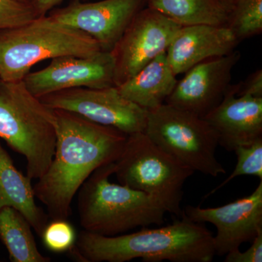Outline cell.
I'll list each match as a JSON object with an SVG mask.
<instances>
[{
    "label": "cell",
    "mask_w": 262,
    "mask_h": 262,
    "mask_svg": "<svg viewBox=\"0 0 262 262\" xmlns=\"http://www.w3.org/2000/svg\"><path fill=\"white\" fill-rule=\"evenodd\" d=\"M56 141L48 170L34 186L36 198L47 208L52 220L72 214L76 194L96 169L115 163L125 147L127 135L114 127L84 117L54 110Z\"/></svg>",
    "instance_id": "obj_1"
},
{
    "label": "cell",
    "mask_w": 262,
    "mask_h": 262,
    "mask_svg": "<svg viewBox=\"0 0 262 262\" xmlns=\"http://www.w3.org/2000/svg\"><path fill=\"white\" fill-rule=\"evenodd\" d=\"M122 235L107 236L81 231L70 251L82 262H211L215 256L213 234L203 224L184 214L170 225Z\"/></svg>",
    "instance_id": "obj_2"
},
{
    "label": "cell",
    "mask_w": 262,
    "mask_h": 262,
    "mask_svg": "<svg viewBox=\"0 0 262 262\" xmlns=\"http://www.w3.org/2000/svg\"><path fill=\"white\" fill-rule=\"evenodd\" d=\"M115 163L91 174L78 191V212L84 230L119 235L138 227L163 225L167 213L158 200L123 184L110 182Z\"/></svg>",
    "instance_id": "obj_3"
},
{
    "label": "cell",
    "mask_w": 262,
    "mask_h": 262,
    "mask_svg": "<svg viewBox=\"0 0 262 262\" xmlns=\"http://www.w3.org/2000/svg\"><path fill=\"white\" fill-rule=\"evenodd\" d=\"M0 139L23 155L29 179L46 173L56 146V115L23 80L0 79Z\"/></svg>",
    "instance_id": "obj_4"
},
{
    "label": "cell",
    "mask_w": 262,
    "mask_h": 262,
    "mask_svg": "<svg viewBox=\"0 0 262 262\" xmlns=\"http://www.w3.org/2000/svg\"><path fill=\"white\" fill-rule=\"evenodd\" d=\"M101 51L89 34L42 15L0 32V79L23 80L39 62L61 56H89Z\"/></svg>",
    "instance_id": "obj_5"
},
{
    "label": "cell",
    "mask_w": 262,
    "mask_h": 262,
    "mask_svg": "<svg viewBox=\"0 0 262 262\" xmlns=\"http://www.w3.org/2000/svg\"><path fill=\"white\" fill-rule=\"evenodd\" d=\"M194 173L142 132L127 136L114 174L120 184L153 196L167 213L180 219L183 187Z\"/></svg>",
    "instance_id": "obj_6"
},
{
    "label": "cell",
    "mask_w": 262,
    "mask_h": 262,
    "mask_svg": "<svg viewBox=\"0 0 262 262\" xmlns=\"http://www.w3.org/2000/svg\"><path fill=\"white\" fill-rule=\"evenodd\" d=\"M144 134L194 172L217 177L226 170L215 157L219 138L202 117L163 103L147 111Z\"/></svg>",
    "instance_id": "obj_7"
},
{
    "label": "cell",
    "mask_w": 262,
    "mask_h": 262,
    "mask_svg": "<svg viewBox=\"0 0 262 262\" xmlns=\"http://www.w3.org/2000/svg\"><path fill=\"white\" fill-rule=\"evenodd\" d=\"M40 100L53 110L77 114L127 136L145 130L147 111L122 96L116 86L74 88L46 95Z\"/></svg>",
    "instance_id": "obj_8"
},
{
    "label": "cell",
    "mask_w": 262,
    "mask_h": 262,
    "mask_svg": "<svg viewBox=\"0 0 262 262\" xmlns=\"http://www.w3.org/2000/svg\"><path fill=\"white\" fill-rule=\"evenodd\" d=\"M182 27L148 7L140 10L110 51L115 61V86L126 82L166 52Z\"/></svg>",
    "instance_id": "obj_9"
},
{
    "label": "cell",
    "mask_w": 262,
    "mask_h": 262,
    "mask_svg": "<svg viewBox=\"0 0 262 262\" xmlns=\"http://www.w3.org/2000/svg\"><path fill=\"white\" fill-rule=\"evenodd\" d=\"M183 214L193 222L214 225L215 256H225L262 232V180L250 195L215 208L187 206Z\"/></svg>",
    "instance_id": "obj_10"
},
{
    "label": "cell",
    "mask_w": 262,
    "mask_h": 262,
    "mask_svg": "<svg viewBox=\"0 0 262 262\" xmlns=\"http://www.w3.org/2000/svg\"><path fill=\"white\" fill-rule=\"evenodd\" d=\"M51 60L48 67L29 72L24 78L27 89L37 98L74 88L115 86V61L110 52L101 51L89 56H61Z\"/></svg>",
    "instance_id": "obj_11"
},
{
    "label": "cell",
    "mask_w": 262,
    "mask_h": 262,
    "mask_svg": "<svg viewBox=\"0 0 262 262\" xmlns=\"http://www.w3.org/2000/svg\"><path fill=\"white\" fill-rule=\"evenodd\" d=\"M146 3L147 0H72L64 8L52 10L49 15L86 33L98 43L101 51L110 52Z\"/></svg>",
    "instance_id": "obj_12"
},
{
    "label": "cell",
    "mask_w": 262,
    "mask_h": 262,
    "mask_svg": "<svg viewBox=\"0 0 262 262\" xmlns=\"http://www.w3.org/2000/svg\"><path fill=\"white\" fill-rule=\"evenodd\" d=\"M241 56L239 52L234 51L194 66L177 81L165 103L203 118L225 97L232 70Z\"/></svg>",
    "instance_id": "obj_13"
},
{
    "label": "cell",
    "mask_w": 262,
    "mask_h": 262,
    "mask_svg": "<svg viewBox=\"0 0 262 262\" xmlns=\"http://www.w3.org/2000/svg\"><path fill=\"white\" fill-rule=\"evenodd\" d=\"M227 151L262 137V98L237 96L229 85L220 104L203 117Z\"/></svg>",
    "instance_id": "obj_14"
},
{
    "label": "cell",
    "mask_w": 262,
    "mask_h": 262,
    "mask_svg": "<svg viewBox=\"0 0 262 262\" xmlns=\"http://www.w3.org/2000/svg\"><path fill=\"white\" fill-rule=\"evenodd\" d=\"M239 42L227 26L182 27L167 49V59L178 76L201 62L229 54Z\"/></svg>",
    "instance_id": "obj_15"
},
{
    "label": "cell",
    "mask_w": 262,
    "mask_h": 262,
    "mask_svg": "<svg viewBox=\"0 0 262 262\" xmlns=\"http://www.w3.org/2000/svg\"><path fill=\"white\" fill-rule=\"evenodd\" d=\"M11 207L20 212L41 237L48 225V213L36 203L32 179L17 169L0 142V210Z\"/></svg>",
    "instance_id": "obj_16"
},
{
    "label": "cell",
    "mask_w": 262,
    "mask_h": 262,
    "mask_svg": "<svg viewBox=\"0 0 262 262\" xmlns=\"http://www.w3.org/2000/svg\"><path fill=\"white\" fill-rule=\"evenodd\" d=\"M177 77L164 52L117 89L129 101L149 111L165 103L177 85Z\"/></svg>",
    "instance_id": "obj_17"
},
{
    "label": "cell",
    "mask_w": 262,
    "mask_h": 262,
    "mask_svg": "<svg viewBox=\"0 0 262 262\" xmlns=\"http://www.w3.org/2000/svg\"><path fill=\"white\" fill-rule=\"evenodd\" d=\"M146 7L160 12L181 27L226 26L229 11L220 0H147Z\"/></svg>",
    "instance_id": "obj_18"
},
{
    "label": "cell",
    "mask_w": 262,
    "mask_h": 262,
    "mask_svg": "<svg viewBox=\"0 0 262 262\" xmlns=\"http://www.w3.org/2000/svg\"><path fill=\"white\" fill-rule=\"evenodd\" d=\"M0 239L13 262H50L38 250L32 227L20 212L11 207L0 210Z\"/></svg>",
    "instance_id": "obj_19"
},
{
    "label": "cell",
    "mask_w": 262,
    "mask_h": 262,
    "mask_svg": "<svg viewBox=\"0 0 262 262\" xmlns=\"http://www.w3.org/2000/svg\"><path fill=\"white\" fill-rule=\"evenodd\" d=\"M226 26L239 42L262 32V0H236L228 11Z\"/></svg>",
    "instance_id": "obj_20"
},
{
    "label": "cell",
    "mask_w": 262,
    "mask_h": 262,
    "mask_svg": "<svg viewBox=\"0 0 262 262\" xmlns=\"http://www.w3.org/2000/svg\"><path fill=\"white\" fill-rule=\"evenodd\" d=\"M233 151L237 156V164L233 171L220 185L205 196V198L214 194L232 179L241 176H255L262 180V137L251 144L237 146Z\"/></svg>",
    "instance_id": "obj_21"
},
{
    "label": "cell",
    "mask_w": 262,
    "mask_h": 262,
    "mask_svg": "<svg viewBox=\"0 0 262 262\" xmlns=\"http://www.w3.org/2000/svg\"><path fill=\"white\" fill-rule=\"evenodd\" d=\"M40 237L48 249L57 253L70 252L77 239L75 229L67 220L48 222Z\"/></svg>",
    "instance_id": "obj_22"
},
{
    "label": "cell",
    "mask_w": 262,
    "mask_h": 262,
    "mask_svg": "<svg viewBox=\"0 0 262 262\" xmlns=\"http://www.w3.org/2000/svg\"><path fill=\"white\" fill-rule=\"evenodd\" d=\"M39 17L32 5L0 0V32L17 28Z\"/></svg>",
    "instance_id": "obj_23"
},
{
    "label": "cell",
    "mask_w": 262,
    "mask_h": 262,
    "mask_svg": "<svg viewBox=\"0 0 262 262\" xmlns=\"http://www.w3.org/2000/svg\"><path fill=\"white\" fill-rule=\"evenodd\" d=\"M251 247L244 252L234 250L225 255V262H261L262 232L255 237Z\"/></svg>",
    "instance_id": "obj_24"
},
{
    "label": "cell",
    "mask_w": 262,
    "mask_h": 262,
    "mask_svg": "<svg viewBox=\"0 0 262 262\" xmlns=\"http://www.w3.org/2000/svg\"><path fill=\"white\" fill-rule=\"evenodd\" d=\"M232 87L237 96L262 98V70L255 71L243 82L232 84Z\"/></svg>",
    "instance_id": "obj_25"
},
{
    "label": "cell",
    "mask_w": 262,
    "mask_h": 262,
    "mask_svg": "<svg viewBox=\"0 0 262 262\" xmlns=\"http://www.w3.org/2000/svg\"><path fill=\"white\" fill-rule=\"evenodd\" d=\"M64 0H34L32 6L37 11L39 16L46 15L57 5L61 4ZM81 1V0H80Z\"/></svg>",
    "instance_id": "obj_26"
},
{
    "label": "cell",
    "mask_w": 262,
    "mask_h": 262,
    "mask_svg": "<svg viewBox=\"0 0 262 262\" xmlns=\"http://www.w3.org/2000/svg\"><path fill=\"white\" fill-rule=\"evenodd\" d=\"M221 3H222L226 8L228 9H230L231 7H232V5L234 4V2L236 1V0H220Z\"/></svg>",
    "instance_id": "obj_27"
},
{
    "label": "cell",
    "mask_w": 262,
    "mask_h": 262,
    "mask_svg": "<svg viewBox=\"0 0 262 262\" xmlns=\"http://www.w3.org/2000/svg\"><path fill=\"white\" fill-rule=\"evenodd\" d=\"M19 3H24V4L32 5L34 0H15Z\"/></svg>",
    "instance_id": "obj_28"
}]
</instances>
